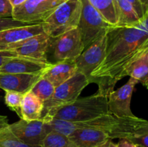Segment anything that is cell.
Returning a JSON list of instances; mask_svg holds the SVG:
<instances>
[{
    "label": "cell",
    "instance_id": "cell-12",
    "mask_svg": "<svg viewBox=\"0 0 148 147\" xmlns=\"http://www.w3.org/2000/svg\"><path fill=\"white\" fill-rule=\"evenodd\" d=\"M139 83L137 79L130 77L128 82L116 90L108 94V112L118 117H134L132 112L131 99L134 86Z\"/></svg>",
    "mask_w": 148,
    "mask_h": 147
},
{
    "label": "cell",
    "instance_id": "cell-21",
    "mask_svg": "<svg viewBox=\"0 0 148 147\" xmlns=\"http://www.w3.org/2000/svg\"><path fill=\"white\" fill-rule=\"evenodd\" d=\"M0 147H41L31 146L20 141L9 128L6 116H0Z\"/></svg>",
    "mask_w": 148,
    "mask_h": 147
},
{
    "label": "cell",
    "instance_id": "cell-10",
    "mask_svg": "<svg viewBox=\"0 0 148 147\" xmlns=\"http://www.w3.org/2000/svg\"><path fill=\"white\" fill-rule=\"evenodd\" d=\"M12 132L23 143L31 146H41L43 140L50 133L43 119L25 121L21 119L12 124H9Z\"/></svg>",
    "mask_w": 148,
    "mask_h": 147
},
{
    "label": "cell",
    "instance_id": "cell-6",
    "mask_svg": "<svg viewBox=\"0 0 148 147\" xmlns=\"http://www.w3.org/2000/svg\"><path fill=\"white\" fill-rule=\"evenodd\" d=\"M81 2L82 10L77 27L80 31L85 49L114 25L103 17L89 0H81Z\"/></svg>",
    "mask_w": 148,
    "mask_h": 147
},
{
    "label": "cell",
    "instance_id": "cell-13",
    "mask_svg": "<svg viewBox=\"0 0 148 147\" xmlns=\"http://www.w3.org/2000/svg\"><path fill=\"white\" fill-rule=\"evenodd\" d=\"M53 63L51 62H43L29 58L17 56L7 61L0 67V73L36 74L43 73Z\"/></svg>",
    "mask_w": 148,
    "mask_h": 147
},
{
    "label": "cell",
    "instance_id": "cell-31",
    "mask_svg": "<svg viewBox=\"0 0 148 147\" xmlns=\"http://www.w3.org/2000/svg\"><path fill=\"white\" fill-rule=\"evenodd\" d=\"M118 147H139L136 144H133L131 141H128L127 139H119V141L117 144Z\"/></svg>",
    "mask_w": 148,
    "mask_h": 147
},
{
    "label": "cell",
    "instance_id": "cell-14",
    "mask_svg": "<svg viewBox=\"0 0 148 147\" xmlns=\"http://www.w3.org/2000/svg\"><path fill=\"white\" fill-rule=\"evenodd\" d=\"M45 33L42 23L13 27L0 31V50H8L12 45Z\"/></svg>",
    "mask_w": 148,
    "mask_h": 147
},
{
    "label": "cell",
    "instance_id": "cell-5",
    "mask_svg": "<svg viewBox=\"0 0 148 147\" xmlns=\"http://www.w3.org/2000/svg\"><path fill=\"white\" fill-rule=\"evenodd\" d=\"M89 84L88 79L85 75L77 72L72 77L56 86L53 96L43 102L41 118L51 115L59 108L75 102Z\"/></svg>",
    "mask_w": 148,
    "mask_h": 147
},
{
    "label": "cell",
    "instance_id": "cell-32",
    "mask_svg": "<svg viewBox=\"0 0 148 147\" xmlns=\"http://www.w3.org/2000/svg\"><path fill=\"white\" fill-rule=\"evenodd\" d=\"M143 7L144 17L148 14V0H140Z\"/></svg>",
    "mask_w": 148,
    "mask_h": 147
},
{
    "label": "cell",
    "instance_id": "cell-23",
    "mask_svg": "<svg viewBox=\"0 0 148 147\" xmlns=\"http://www.w3.org/2000/svg\"><path fill=\"white\" fill-rule=\"evenodd\" d=\"M41 147H78L69 137L59 133H49L42 143Z\"/></svg>",
    "mask_w": 148,
    "mask_h": 147
},
{
    "label": "cell",
    "instance_id": "cell-7",
    "mask_svg": "<svg viewBox=\"0 0 148 147\" xmlns=\"http://www.w3.org/2000/svg\"><path fill=\"white\" fill-rule=\"evenodd\" d=\"M66 0H27L13 8L14 20L30 24L43 23L62 3Z\"/></svg>",
    "mask_w": 148,
    "mask_h": 147
},
{
    "label": "cell",
    "instance_id": "cell-11",
    "mask_svg": "<svg viewBox=\"0 0 148 147\" xmlns=\"http://www.w3.org/2000/svg\"><path fill=\"white\" fill-rule=\"evenodd\" d=\"M49 44L50 37L46 33H43L12 45L8 50H12L20 57L50 62L47 59Z\"/></svg>",
    "mask_w": 148,
    "mask_h": 147
},
{
    "label": "cell",
    "instance_id": "cell-33",
    "mask_svg": "<svg viewBox=\"0 0 148 147\" xmlns=\"http://www.w3.org/2000/svg\"><path fill=\"white\" fill-rule=\"evenodd\" d=\"M98 147H118V146H117V144H116L113 142L112 139H108L104 144L99 146Z\"/></svg>",
    "mask_w": 148,
    "mask_h": 147
},
{
    "label": "cell",
    "instance_id": "cell-15",
    "mask_svg": "<svg viewBox=\"0 0 148 147\" xmlns=\"http://www.w3.org/2000/svg\"><path fill=\"white\" fill-rule=\"evenodd\" d=\"M41 74L42 73L36 74L0 73V89L4 91H14L25 95L30 92L41 77Z\"/></svg>",
    "mask_w": 148,
    "mask_h": 147
},
{
    "label": "cell",
    "instance_id": "cell-20",
    "mask_svg": "<svg viewBox=\"0 0 148 147\" xmlns=\"http://www.w3.org/2000/svg\"><path fill=\"white\" fill-rule=\"evenodd\" d=\"M137 79L148 89V50L136 59L126 71V76Z\"/></svg>",
    "mask_w": 148,
    "mask_h": 147
},
{
    "label": "cell",
    "instance_id": "cell-27",
    "mask_svg": "<svg viewBox=\"0 0 148 147\" xmlns=\"http://www.w3.org/2000/svg\"><path fill=\"white\" fill-rule=\"evenodd\" d=\"M30 23L23 22L14 20L12 17H0V31L13 27H23V26L30 25Z\"/></svg>",
    "mask_w": 148,
    "mask_h": 147
},
{
    "label": "cell",
    "instance_id": "cell-29",
    "mask_svg": "<svg viewBox=\"0 0 148 147\" xmlns=\"http://www.w3.org/2000/svg\"><path fill=\"white\" fill-rule=\"evenodd\" d=\"M17 56H18L12 50H0V67L9 59Z\"/></svg>",
    "mask_w": 148,
    "mask_h": 147
},
{
    "label": "cell",
    "instance_id": "cell-25",
    "mask_svg": "<svg viewBox=\"0 0 148 147\" xmlns=\"http://www.w3.org/2000/svg\"><path fill=\"white\" fill-rule=\"evenodd\" d=\"M24 95V94L14 91H5L4 101L6 105L10 110L14 111L19 117L20 116V110Z\"/></svg>",
    "mask_w": 148,
    "mask_h": 147
},
{
    "label": "cell",
    "instance_id": "cell-8",
    "mask_svg": "<svg viewBox=\"0 0 148 147\" xmlns=\"http://www.w3.org/2000/svg\"><path fill=\"white\" fill-rule=\"evenodd\" d=\"M49 47H51L53 59L57 62L75 60L84 50L79 28L72 29L56 37H50Z\"/></svg>",
    "mask_w": 148,
    "mask_h": 147
},
{
    "label": "cell",
    "instance_id": "cell-34",
    "mask_svg": "<svg viewBox=\"0 0 148 147\" xmlns=\"http://www.w3.org/2000/svg\"><path fill=\"white\" fill-rule=\"evenodd\" d=\"M10 2V4H12V6L14 7H18V6L22 5L23 4H24L27 0H9Z\"/></svg>",
    "mask_w": 148,
    "mask_h": 147
},
{
    "label": "cell",
    "instance_id": "cell-2",
    "mask_svg": "<svg viewBox=\"0 0 148 147\" xmlns=\"http://www.w3.org/2000/svg\"><path fill=\"white\" fill-rule=\"evenodd\" d=\"M50 131L69 137L74 131L80 128H94L103 131L109 138L128 139L137 128L146 122L143 118L134 117H118L111 112L82 122H72L56 118H43Z\"/></svg>",
    "mask_w": 148,
    "mask_h": 147
},
{
    "label": "cell",
    "instance_id": "cell-30",
    "mask_svg": "<svg viewBox=\"0 0 148 147\" xmlns=\"http://www.w3.org/2000/svg\"><path fill=\"white\" fill-rule=\"evenodd\" d=\"M127 1L132 4L140 20H143L144 18V13H143V7H142L140 0H127Z\"/></svg>",
    "mask_w": 148,
    "mask_h": 147
},
{
    "label": "cell",
    "instance_id": "cell-16",
    "mask_svg": "<svg viewBox=\"0 0 148 147\" xmlns=\"http://www.w3.org/2000/svg\"><path fill=\"white\" fill-rule=\"evenodd\" d=\"M77 72L75 61H62L53 64L42 73L41 76L49 80L55 87L67 81Z\"/></svg>",
    "mask_w": 148,
    "mask_h": 147
},
{
    "label": "cell",
    "instance_id": "cell-24",
    "mask_svg": "<svg viewBox=\"0 0 148 147\" xmlns=\"http://www.w3.org/2000/svg\"><path fill=\"white\" fill-rule=\"evenodd\" d=\"M55 88L49 80L41 76L30 89V92L44 102L53 96Z\"/></svg>",
    "mask_w": 148,
    "mask_h": 147
},
{
    "label": "cell",
    "instance_id": "cell-26",
    "mask_svg": "<svg viewBox=\"0 0 148 147\" xmlns=\"http://www.w3.org/2000/svg\"><path fill=\"white\" fill-rule=\"evenodd\" d=\"M127 140L139 147H148V121L137 128Z\"/></svg>",
    "mask_w": 148,
    "mask_h": 147
},
{
    "label": "cell",
    "instance_id": "cell-1",
    "mask_svg": "<svg viewBox=\"0 0 148 147\" xmlns=\"http://www.w3.org/2000/svg\"><path fill=\"white\" fill-rule=\"evenodd\" d=\"M148 50V14L132 27L113 26L107 31L106 54L91 73L90 83L108 97L117 82L126 76L130 65Z\"/></svg>",
    "mask_w": 148,
    "mask_h": 147
},
{
    "label": "cell",
    "instance_id": "cell-3",
    "mask_svg": "<svg viewBox=\"0 0 148 147\" xmlns=\"http://www.w3.org/2000/svg\"><path fill=\"white\" fill-rule=\"evenodd\" d=\"M107 112H108L107 96L97 92L90 96L78 98L75 102L41 118H56L72 122H82L94 119Z\"/></svg>",
    "mask_w": 148,
    "mask_h": 147
},
{
    "label": "cell",
    "instance_id": "cell-9",
    "mask_svg": "<svg viewBox=\"0 0 148 147\" xmlns=\"http://www.w3.org/2000/svg\"><path fill=\"white\" fill-rule=\"evenodd\" d=\"M107 33L85 48L82 53L75 59L78 73L85 75L88 79L91 73L103 61L106 54Z\"/></svg>",
    "mask_w": 148,
    "mask_h": 147
},
{
    "label": "cell",
    "instance_id": "cell-22",
    "mask_svg": "<svg viewBox=\"0 0 148 147\" xmlns=\"http://www.w3.org/2000/svg\"><path fill=\"white\" fill-rule=\"evenodd\" d=\"M89 1L110 24L116 25V0H89Z\"/></svg>",
    "mask_w": 148,
    "mask_h": 147
},
{
    "label": "cell",
    "instance_id": "cell-4",
    "mask_svg": "<svg viewBox=\"0 0 148 147\" xmlns=\"http://www.w3.org/2000/svg\"><path fill=\"white\" fill-rule=\"evenodd\" d=\"M81 10V0H66L42 23L44 32L53 38L77 28Z\"/></svg>",
    "mask_w": 148,
    "mask_h": 147
},
{
    "label": "cell",
    "instance_id": "cell-18",
    "mask_svg": "<svg viewBox=\"0 0 148 147\" xmlns=\"http://www.w3.org/2000/svg\"><path fill=\"white\" fill-rule=\"evenodd\" d=\"M43 110V101L30 91L24 95L20 118L25 121L38 120L41 118Z\"/></svg>",
    "mask_w": 148,
    "mask_h": 147
},
{
    "label": "cell",
    "instance_id": "cell-17",
    "mask_svg": "<svg viewBox=\"0 0 148 147\" xmlns=\"http://www.w3.org/2000/svg\"><path fill=\"white\" fill-rule=\"evenodd\" d=\"M69 138L78 147H98L111 139L103 131L94 128H80L74 131Z\"/></svg>",
    "mask_w": 148,
    "mask_h": 147
},
{
    "label": "cell",
    "instance_id": "cell-19",
    "mask_svg": "<svg viewBox=\"0 0 148 147\" xmlns=\"http://www.w3.org/2000/svg\"><path fill=\"white\" fill-rule=\"evenodd\" d=\"M117 27H132L141 21L132 4L127 0H116Z\"/></svg>",
    "mask_w": 148,
    "mask_h": 147
},
{
    "label": "cell",
    "instance_id": "cell-28",
    "mask_svg": "<svg viewBox=\"0 0 148 147\" xmlns=\"http://www.w3.org/2000/svg\"><path fill=\"white\" fill-rule=\"evenodd\" d=\"M13 7L9 0H0V17H12Z\"/></svg>",
    "mask_w": 148,
    "mask_h": 147
}]
</instances>
